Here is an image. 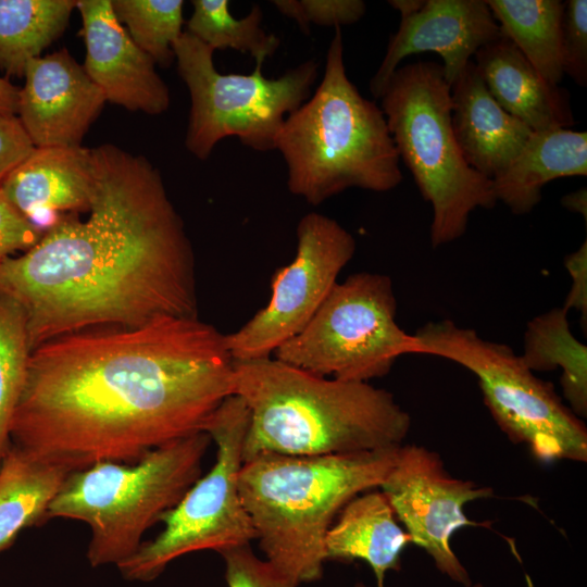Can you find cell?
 I'll list each match as a JSON object with an SVG mask.
<instances>
[{
    "mask_svg": "<svg viewBox=\"0 0 587 587\" xmlns=\"http://www.w3.org/2000/svg\"><path fill=\"white\" fill-rule=\"evenodd\" d=\"M225 335L195 317L98 327L32 350L11 444L75 472L203 432L233 395Z\"/></svg>",
    "mask_w": 587,
    "mask_h": 587,
    "instance_id": "cell-1",
    "label": "cell"
},
{
    "mask_svg": "<svg viewBox=\"0 0 587 587\" xmlns=\"http://www.w3.org/2000/svg\"><path fill=\"white\" fill-rule=\"evenodd\" d=\"M90 150L88 217L63 215L0 266V295L24 310L32 350L84 329L198 316L191 242L159 170L112 143Z\"/></svg>",
    "mask_w": 587,
    "mask_h": 587,
    "instance_id": "cell-2",
    "label": "cell"
},
{
    "mask_svg": "<svg viewBox=\"0 0 587 587\" xmlns=\"http://www.w3.org/2000/svg\"><path fill=\"white\" fill-rule=\"evenodd\" d=\"M233 395L249 410L243 460L394 448L411 427L410 414L388 390L329 379L271 357L234 361Z\"/></svg>",
    "mask_w": 587,
    "mask_h": 587,
    "instance_id": "cell-3",
    "label": "cell"
},
{
    "mask_svg": "<svg viewBox=\"0 0 587 587\" xmlns=\"http://www.w3.org/2000/svg\"><path fill=\"white\" fill-rule=\"evenodd\" d=\"M400 447L243 460L240 496L265 560L297 585L319 580L329 527L349 501L380 487Z\"/></svg>",
    "mask_w": 587,
    "mask_h": 587,
    "instance_id": "cell-4",
    "label": "cell"
},
{
    "mask_svg": "<svg viewBox=\"0 0 587 587\" xmlns=\"http://www.w3.org/2000/svg\"><path fill=\"white\" fill-rule=\"evenodd\" d=\"M274 150L286 163L289 191L311 205L348 188L385 192L402 182L383 111L347 76L340 27H335L320 85L285 118Z\"/></svg>",
    "mask_w": 587,
    "mask_h": 587,
    "instance_id": "cell-5",
    "label": "cell"
},
{
    "mask_svg": "<svg viewBox=\"0 0 587 587\" xmlns=\"http://www.w3.org/2000/svg\"><path fill=\"white\" fill-rule=\"evenodd\" d=\"M211 441L209 434L198 432L158 447L135 463L101 462L71 472L49 505L47 521L84 522L90 529L89 564L117 565L138 550L145 533L201 476Z\"/></svg>",
    "mask_w": 587,
    "mask_h": 587,
    "instance_id": "cell-6",
    "label": "cell"
},
{
    "mask_svg": "<svg viewBox=\"0 0 587 587\" xmlns=\"http://www.w3.org/2000/svg\"><path fill=\"white\" fill-rule=\"evenodd\" d=\"M399 158L430 203L433 248L466 232L477 209H491L492 182L463 158L451 126V86L440 64L419 61L399 66L380 97Z\"/></svg>",
    "mask_w": 587,
    "mask_h": 587,
    "instance_id": "cell-7",
    "label": "cell"
},
{
    "mask_svg": "<svg viewBox=\"0 0 587 587\" xmlns=\"http://www.w3.org/2000/svg\"><path fill=\"white\" fill-rule=\"evenodd\" d=\"M413 336L415 354L449 360L477 377L486 407L512 442L525 445L539 461L586 462L585 424L511 347L451 320L428 322Z\"/></svg>",
    "mask_w": 587,
    "mask_h": 587,
    "instance_id": "cell-8",
    "label": "cell"
},
{
    "mask_svg": "<svg viewBox=\"0 0 587 587\" xmlns=\"http://www.w3.org/2000/svg\"><path fill=\"white\" fill-rule=\"evenodd\" d=\"M173 49L191 101L185 146L200 160H207L226 137H237L254 151L274 150L285 118L310 98L319 76L315 60L277 78L264 77L262 63H255L249 74L220 73L214 50L186 30Z\"/></svg>",
    "mask_w": 587,
    "mask_h": 587,
    "instance_id": "cell-9",
    "label": "cell"
},
{
    "mask_svg": "<svg viewBox=\"0 0 587 587\" xmlns=\"http://www.w3.org/2000/svg\"><path fill=\"white\" fill-rule=\"evenodd\" d=\"M248 425L249 410L236 395L227 397L212 413L203 432L216 445L213 466L162 516L161 533L116 565L125 579L151 582L168 563L187 553H221L257 538L239 490Z\"/></svg>",
    "mask_w": 587,
    "mask_h": 587,
    "instance_id": "cell-10",
    "label": "cell"
},
{
    "mask_svg": "<svg viewBox=\"0 0 587 587\" xmlns=\"http://www.w3.org/2000/svg\"><path fill=\"white\" fill-rule=\"evenodd\" d=\"M397 299L388 275L361 272L336 283L307 326L275 352L307 372L348 382L387 375L416 340L396 321Z\"/></svg>",
    "mask_w": 587,
    "mask_h": 587,
    "instance_id": "cell-11",
    "label": "cell"
},
{
    "mask_svg": "<svg viewBox=\"0 0 587 587\" xmlns=\"http://www.w3.org/2000/svg\"><path fill=\"white\" fill-rule=\"evenodd\" d=\"M354 237L336 220L310 212L297 226L295 259L272 276L271 298L245 325L225 335L234 361L271 357L311 321L354 255Z\"/></svg>",
    "mask_w": 587,
    "mask_h": 587,
    "instance_id": "cell-12",
    "label": "cell"
},
{
    "mask_svg": "<svg viewBox=\"0 0 587 587\" xmlns=\"http://www.w3.org/2000/svg\"><path fill=\"white\" fill-rule=\"evenodd\" d=\"M380 488L411 541L432 557L441 573L469 586L470 576L450 539L461 527L477 525L466 517L464 505L491 496L492 490L452 477L435 451L416 445L400 447Z\"/></svg>",
    "mask_w": 587,
    "mask_h": 587,
    "instance_id": "cell-13",
    "label": "cell"
},
{
    "mask_svg": "<svg viewBox=\"0 0 587 587\" xmlns=\"http://www.w3.org/2000/svg\"><path fill=\"white\" fill-rule=\"evenodd\" d=\"M18 95V120L37 148L80 147L107 101L66 49L32 59Z\"/></svg>",
    "mask_w": 587,
    "mask_h": 587,
    "instance_id": "cell-14",
    "label": "cell"
},
{
    "mask_svg": "<svg viewBox=\"0 0 587 587\" xmlns=\"http://www.w3.org/2000/svg\"><path fill=\"white\" fill-rule=\"evenodd\" d=\"M385 57L370 82L371 93L380 98L403 59L436 52L452 86L479 48L501 36L485 0H425L422 8L400 16Z\"/></svg>",
    "mask_w": 587,
    "mask_h": 587,
    "instance_id": "cell-15",
    "label": "cell"
},
{
    "mask_svg": "<svg viewBox=\"0 0 587 587\" xmlns=\"http://www.w3.org/2000/svg\"><path fill=\"white\" fill-rule=\"evenodd\" d=\"M86 45L84 68L107 101L130 111L157 115L171 102L170 90L114 15L111 0H78Z\"/></svg>",
    "mask_w": 587,
    "mask_h": 587,
    "instance_id": "cell-16",
    "label": "cell"
},
{
    "mask_svg": "<svg viewBox=\"0 0 587 587\" xmlns=\"http://www.w3.org/2000/svg\"><path fill=\"white\" fill-rule=\"evenodd\" d=\"M9 202L45 234L65 214L88 212L93 190L91 150L42 147L1 183Z\"/></svg>",
    "mask_w": 587,
    "mask_h": 587,
    "instance_id": "cell-17",
    "label": "cell"
},
{
    "mask_svg": "<svg viewBox=\"0 0 587 587\" xmlns=\"http://www.w3.org/2000/svg\"><path fill=\"white\" fill-rule=\"evenodd\" d=\"M451 126L466 163L490 180L508 168L534 133L500 107L472 60L451 86Z\"/></svg>",
    "mask_w": 587,
    "mask_h": 587,
    "instance_id": "cell-18",
    "label": "cell"
},
{
    "mask_svg": "<svg viewBox=\"0 0 587 587\" xmlns=\"http://www.w3.org/2000/svg\"><path fill=\"white\" fill-rule=\"evenodd\" d=\"M474 57L495 100L533 132L573 125L566 90L549 84L502 33Z\"/></svg>",
    "mask_w": 587,
    "mask_h": 587,
    "instance_id": "cell-19",
    "label": "cell"
},
{
    "mask_svg": "<svg viewBox=\"0 0 587 587\" xmlns=\"http://www.w3.org/2000/svg\"><path fill=\"white\" fill-rule=\"evenodd\" d=\"M410 536L398 524L382 491H365L340 511L324 539L325 560H363L373 570L377 587L388 571L400 569V557Z\"/></svg>",
    "mask_w": 587,
    "mask_h": 587,
    "instance_id": "cell-20",
    "label": "cell"
},
{
    "mask_svg": "<svg viewBox=\"0 0 587 587\" xmlns=\"http://www.w3.org/2000/svg\"><path fill=\"white\" fill-rule=\"evenodd\" d=\"M587 175V133L570 128L534 132L508 168L492 179L495 197L524 215L541 200L551 180Z\"/></svg>",
    "mask_w": 587,
    "mask_h": 587,
    "instance_id": "cell-21",
    "label": "cell"
},
{
    "mask_svg": "<svg viewBox=\"0 0 587 587\" xmlns=\"http://www.w3.org/2000/svg\"><path fill=\"white\" fill-rule=\"evenodd\" d=\"M68 471L11 444L0 462V552L25 528L47 521Z\"/></svg>",
    "mask_w": 587,
    "mask_h": 587,
    "instance_id": "cell-22",
    "label": "cell"
},
{
    "mask_svg": "<svg viewBox=\"0 0 587 587\" xmlns=\"http://www.w3.org/2000/svg\"><path fill=\"white\" fill-rule=\"evenodd\" d=\"M524 364L532 372L561 369L560 384L570 409L587 415V347L571 332L567 311L551 309L527 323L523 340Z\"/></svg>",
    "mask_w": 587,
    "mask_h": 587,
    "instance_id": "cell-23",
    "label": "cell"
},
{
    "mask_svg": "<svg viewBox=\"0 0 587 587\" xmlns=\"http://www.w3.org/2000/svg\"><path fill=\"white\" fill-rule=\"evenodd\" d=\"M501 33L508 37L538 73L558 86L563 73L560 0H485Z\"/></svg>",
    "mask_w": 587,
    "mask_h": 587,
    "instance_id": "cell-24",
    "label": "cell"
},
{
    "mask_svg": "<svg viewBox=\"0 0 587 587\" xmlns=\"http://www.w3.org/2000/svg\"><path fill=\"white\" fill-rule=\"evenodd\" d=\"M76 0H0V68L24 76L27 63L65 30Z\"/></svg>",
    "mask_w": 587,
    "mask_h": 587,
    "instance_id": "cell-25",
    "label": "cell"
},
{
    "mask_svg": "<svg viewBox=\"0 0 587 587\" xmlns=\"http://www.w3.org/2000/svg\"><path fill=\"white\" fill-rule=\"evenodd\" d=\"M192 14L187 21V33L216 49H234L249 53L255 63L272 57L280 40L267 34L261 26L263 13L260 5H252L242 18H235L229 12L227 0H192Z\"/></svg>",
    "mask_w": 587,
    "mask_h": 587,
    "instance_id": "cell-26",
    "label": "cell"
},
{
    "mask_svg": "<svg viewBox=\"0 0 587 587\" xmlns=\"http://www.w3.org/2000/svg\"><path fill=\"white\" fill-rule=\"evenodd\" d=\"M30 353L24 310L0 295V462L11 446L10 422L25 383Z\"/></svg>",
    "mask_w": 587,
    "mask_h": 587,
    "instance_id": "cell-27",
    "label": "cell"
},
{
    "mask_svg": "<svg viewBox=\"0 0 587 587\" xmlns=\"http://www.w3.org/2000/svg\"><path fill=\"white\" fill-rule=\"evenodd\" d=\"M114 15L135 43L163 67L175 61L173 46L183 34V0H111Z\"/></svg>",
    "mask_w": 587,
    "mask_h": 587,
    "instance_id": "cell-28",
    "label": "cell"
},
{
    "mask_svg": "<svg viewBox=\"0 0 587 587\" xmlns=\"http://www.w3.org/2000/svg\"><path fill=\"white\" fill-rule=\"evenodd\" d=\"M272 3L304 34H310L312 24L334 27L354 24L366 11L362 0H274Z\"/></svg>",
    "mask_w": 587,
    "mask_h": 587,
    "instance_id": "cell-29",
    "label": "cell"
},
{
    "mask_svg": "<svg viewBox=\"0 0 587 587\" xmlns=\"http://www.w3.org/2000/svg\"><path fill=\"white\" fill-rule=\"evenodd\" d=\"M220 554L225 562L228 587H298L267 560L260 559L250 545L230 548Z\"/></svg>",
    "mask_w": 587,
    "mask_h": 587,
    "instance_id": "cell-30",
    "label": "cell"
},
{
    "mask_svg": "<svg viewBox=\"0 0 587 587\" xmlns=\"http://www.w3.org/2000/svg\"><path fill=\"white\" fill-rule=\"evenodd\" d=\"M562 21L563 73L579 86L587 84V1L564 2Z\"/></svg>",
    "mask_w": 587,
    "mask_h": 587,
    "instance_id": "cell-31",
    "label": "cell"
},
{
    "mask_svg": "<svg viewBox=\"0 0 587 587\" xmlns=\"http://www.w3.org/2000/svg\"><path fill=\"white\" fill-rule=\"evenodd\" d=\"M42 235L0 190V266L12 253L32 249Z\"/></svg>",
    "mask_w": 587,
    "mask_h": 587,
    "instance_id": "cell-32",
    "label": "cell"
},
{
    "mask_svg": "<svg viewBox=\"0 0 587 587\" xmlns=\"http://www.w3.org/2000/svg\"><path fill=\"white\" fill-rule=\"evenodd\" d=\"M35 148L16 115L0 116V185Z\"/></svg>",
    "mask_w": 587,
    "mask_h": 587,
    "instance_id": "cell-33",
    "label": "cell"
},
{
    "mask_svg": "<svg viewBox=\"0 0 587 587\" xmlns=\"http://www.w3.org/2000/svg\"><path fill=\"white\" fill-rule=\"evenodd\" d=\"M564 266L570 273L572 285L564 300L563 309H574L580 313L586 329L587 321V241L564 258Z\"/></svg>",
    "mask_w": 587,
    "mask_h": 587,
    "instance_id": "cell-34",
    "label": "cell"
},
{
    "mask_svg": "<svg viewBox=\"0 0 587 587\" xmlns=\"http://www.w3.org/2000/svg\"><path fill=\"white\" fill-rule=\"evenodd\" d=\"M20 89L7 78L0 77V116L17 114Z\"/></svg>",
    "mask_w": 587,
    "mask_h": 587,
    "instance_id": "cell-35",
    "label": "cell"
},
{
    "mask_svg": "<svg viewBox=\"0 0 587 587\" xmlns=\"http://www.w3.org/2000/svg\"><path fill=\"white\" fill-rule=\"evenodd\" d=\"M562 205L566 209L584 215L587 220V190L580 188L577 191L571 192L562 198Z\"/></svg>",
    "mask_w": 587,
    "mask_h": 587,
    "instance_id": "cell-36",
    "label": "cell"
},
{
    "mask_svg": "<svg viewBox=\"0 0 587 587\" xmlns=\"http://www.w3.org/2000/svg\"><path fill=\"white\" fill-rule=\"evenodd\" d=\"M425 0H390L388 3L400 13V16L419 11Z\"/></svg>",
    "mask_w": 587,
    "mask_h": 587,
    "instance_id": "cell-37",
    "label": "cell"
}]
</instances>
